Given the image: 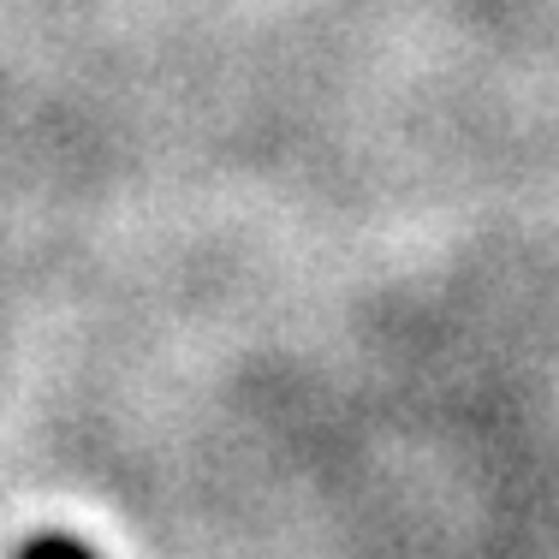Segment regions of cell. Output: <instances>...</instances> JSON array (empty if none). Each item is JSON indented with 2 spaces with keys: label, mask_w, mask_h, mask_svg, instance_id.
<instances>
[{
  "label": "cell",
  "mask_w": 559,
  "mask_h": 559,
  "mask_svg": "<svg viewBox=\"0 0 559 559\" xmlns=\"http://www.w3.org/2000/svg\"><path fill=\"white\" fill-rule=\"evenodd\" d=\"M19 559H90V548H78L72 536H43V542H31Z\"/></svg>",
  "instance_id": "cell-1"
}]
</instances>
